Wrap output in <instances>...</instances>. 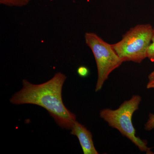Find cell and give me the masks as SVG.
I'll return each mask as SVG.
<instances>
[{
  "label": "cell",
  "mask_w": 154,
  "mask_h": 154,
  "mask_svg": "<svg viewBox=\"0 0 154 154\" xmlns=\"http://www.w3.org/2000/svg\"><path fill=\"white\" fill-rule=\"evenodd\" d=\"M141 100L139 95H133L129 100L124 101L117 109L104 108L100 111L99 115L109 126L117 129L137 146L141 152L154 154L151 149L148 146L146 141L137 136L132 123L133 115L138 110Z\"/></svg>",
  "instance_id": "cell-2"
},
{
  "label": "cell",
  "mask_w": 154,
  "mask_h": 154,
  "mask_svg": "<svg viewBox=\"0 0 154 154\" xmlns=\"http://www.w3.org/2000/svg\"><path fill=\"white\" fill-rule=\"evenodd\" d=\"M144 128L148 131L154 129V113L149 115L148 119L145 124Z\"/></svg>",
  "instance_id": "cell-8"
},
{
  "label": "cell",
  "mask_w": 154,
  "mask_h": 154,
  "mask_svg": "<svg viewBox=\"0 0 154 154\" xmlns=\"http://www.w3.org/2000/svg\"><path fill=\"white\" fill-rule=\"evenodd\" d=\"M87 45L94 54L98 72L96 92L104 85L110 73L118 68L123 62L113 49L112 45L104 41L96 33L87 32L85 35Z\"/></svg>",
  "instance_id": "cell-4"
},
{
  "label": "cell",
  "mask_w": 154,
  "mask_h": 154,
  "mask_svg": "<svg viewBox=\"0 0 154 154\" xmlns=\"http://www.w3.org/2000/svg\"><path fill=\"white\" fill-rule=\"evenodd\" d=\"M146 88L147 89L154 88V70L149 75L148 82L147 84Z\"/></svg>",
  "instance_id": "cell-10"
},
{
  "label": "cell",
  "mask_w": 154,
  "mask_h": 154,
  "mask_svg": "<svg viewBox=\"0 0 154 154\" xmlns=\"http://www.w3.org/2000/svg\"><path fill=\"white\" fill-rule=\"evenodd\" d=\"M77 73L82 78H85L89 74L90 71L88 67L84 66H81L77 69Z\"/></svg>",
  "instance_id": "cell-9"
},
{
  "label": "cell",
  "mask_w": 154,
  "mask_h": 154,
  "mask_svg": "<svg viewBox=\"0 0 154 154\" xmlns=\"http://www.w3.org/2000/svg\"><path fill=\"white\" fill-rule=\"evenodd\" d=\"M30 0H0V4L9 7H22L27 5Z\"/></svg>",
  "instance_id": "cell-6"
},
{
  "label": "cell",
  "mask_w": 154,
  "mask_h": 154,
  "mask_svg": "<svg viewBox=\"0 0 154 154\" xmlns=\"http://www.w3.org/2000/svg\"><path fill=\"white\" fill-rule=\"evenodd\" d=\"M147 58L152 62L154 63V28L153 29L151 42L148 48Z\"/></svg>",
  "instance_id": "cell-7"
},
{
  "label": "cell",
  "mask_w": 154,
  "mask_h": 154,
  "mask_svg": "<svg viewBox=\"0 0 154 154\" xmlns=\"http://www.w3.org/2000/svg\"><path fill=\"white\" fill-rule=\"evenodd\" d=\"M66 76L56 73L51 79L39 85L28 80H22V88L10 99L15 105L31 104L38 105L47 110L59 126L70 130L76 117L67 108L63 101L62 92Z\"/></svg>",
  "instance_id": "cell-1"
},
{
  "label": "cell",
  "mask_w": 154,
  "mask_h": 154,
  "mask_svg": "<svg viewBox=\"0 0 154 154\" xmlns=\"http://www.w3.org/2000/svg\"><path fill=\"white\" fill-rule=\"evenodd\" d=\"M153 28L150 24L138 25L130 28L120 41L112 44L122 61L140 63L147 58Z\"/></svg>",
  "instance_id": "cell-3"
},
{
  "label": "cell",
  "mask_w": 154,
  "mask_h": 154,
  "mask_svg": "<svg viewBox=\"0 0 154 154\" xmlns=\"http://www.w3.org/2000/svg\"><path fill=\"white\" fill-rule=\"evenodd\" d=\"M70 130L71 134L79 139L84 154H99L94 146L92 133L85 125L76 120Z\"/></svg>",
  "instance_id": "cell-5"
}]
</instances>
